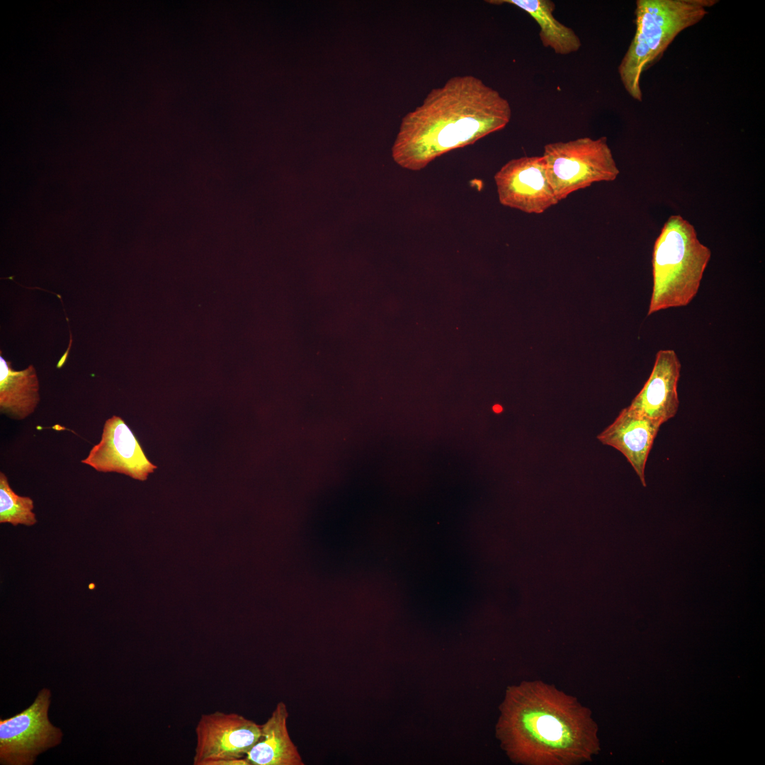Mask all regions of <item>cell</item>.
<instances>
[{"instance_id": "1", "label": "cell", "mask_w": 765, "mask_h": 765, "mask_svg": "<svg viewBox=\"0 0 765 765\" xmlns=\"http://www.w3.org/2000/svg\"><path fill=\"white\" fill-rule=\"evenodd\" d=\"M496 736L511 761L579 765L600 751L591 710L540 680L509 686L499 706Z\"/></svg>"}, {"instance_id": "2", "label": "cell", "mask_w": 765, "mask_h": 765, "mask_svg": "<svg viewBox=\"0 0 765 765\" xmlns=\"http://www.w3.org/2000/svg\"><path fill=\"white\" fill-rule=\"evenodd\" d=\"M511 114L509 101L480 79L453 76L402 118L392 157L402 168L419 171L445 153L504 128Z\"/></svg>"}, {"instance_id": "3", "label": "cell", "mask_w": 765, "mask_h": 765, "mask_svg": "<svg viewBox=\"0 0 765 765\" xmlns=\"http://www.w3.org/2000/svg\"><path fill=\"white\" fill-rule=\"evenodd\" d=\"M710 256L693 225L679 215L670 216L653 248V286L647 315L688 305L698 291Z\"/></svg>"}, {"instance_id": "4", "label": "cell", "mask_w": 765, "mask_h": 765, "mask_svg": "<svg viewBox=\"0 0 765 765\" xmlns=\"http://www.w3.org/2000/svg\"><path fill=\"white\" fill-rule=\"evenodd\" d=\"M716 0H638L636 30L619 66L623 86L635 100L642 101L640 79L658 61L674 38L701 21Z\"/></svg>"}, {"instance_id": "5", "label": "cell", "mask_w": 765, "mask_h": 765, "mask_svg": "<svg viewBox=\"0 0 765 765\" xmlns=\"http://www.w3.org/2000/svg\"><path fill=\"white\" fill-rule=\"evenodd\" d=\"M542 156L559 201L594 183L614 181L620 173L605 137L550 143Z\"/></svg>"}, {"instance_id": "6", "label": "cell", "mask_w": 765, "mask_h": 765, "mask_svg": "<svg viewBox=\"0 0 765 765\" xmlns=\"http://www.w3.org/2000/svg\"><path fill=\"white\" fill-rule=\"evenodd\" d=\"M50 691L42 689L34 702L21 713L0 720V762L30 765L42 752L61 742L60 729L50 722Z\"/></svg>"}, {"instance_id": "7", "label": "cell", "mask_w": 765, "mask_h": 765, "mask_svg": "<svg viewBox=\"0 0 765 765\" xmlns=\"http://www.w3.org/2000/svg\"><path fill=\"white\" fill-rule=\"evenodd\" d=\"M193 765L245 757L261 737V725L235 713L203 714L195 729Z\"/></svg>"}, {"instance_id": "8", "label": "cell", "mask_w": 765, "mask_h": 765, "mask_svg": "<svg viewBox=\"0 0 765 765\" xmlns=\"http://www.w3.org/2000/svg\"><path fill=\"white\" fill-rule=\"evenodd\" d=\"M494 181L499 203L526 213H543L559 202L543 156L509 161L495 174Z\"/></svg>"}, {"instance_id": "9", "label": "cell", "mask_w": 765, "mask_h": 765, "mask_svg": "<svg viewBox=\"0 0 765 765\" xmlns=\"http://www.w3.org/2000/svg\"><path fill=\"white\" fill-rule=\"evenodd\" d=\"M81 463L98 472L121 473L140 481L157 468L123 419L115 415L105 421L99 443Z\"/></svg>"}, {"instance_id": "10", "label": "cell", "mask_w": 765, "mask_h": 765, "mask_svg": "<svg viewBox=\"0 0 765 765\" xmlns=\"http://www.w3.org/2000/svg\"><path fill=\"white\" fill-rule=\"evenodd\" d=\"M681 367L674 350H659L648 380L628 407L662 424L673 418L679 404L677 386Z\"/></svg>"}, {"instance_id": "11", "label": "cell", "mask_w": 765, "mask_h": 765, "mask_svg": "<svg viewBox=\"0 0 765 765\" xmlns=\"http://www.w3.org/2000/svg\"><path fill=\"white\" fill-rule=\"evenodd\" d=\"M662 424L624 408L614 421L597 436L605 445L621 452L630 463L642 485L646 487L645 465Z\"/></svg>"}, {"instance_id": "12", "label": "cell", "mask_w": 765, "mask_h": 765, "mask_svg": "<svg viewBox=\"0 0 765 765\" xmlns=\"http://www.w3.org/2000/svg\"><path fill=\"white\" fill-rule=\"evenodd\" d=\"M285 704L279 702L271 716L261 725V737L246 755L251 765H303L300 754L290 737Z\"/></svg>"}, {"instance_id": "13", "label": "cell", "mask_w": 765, "mask_h": 765, "mask_svg": "<svg viewBox=\"0 0 765 765\" xmlns=\"http://www.w3.org/2000/svg\"><path fill=\"white\" fill-rule=\"evenodd\" d=\"M39 383L35 368L16 370L0 356V410L9 417L22 420L33 414L39 401Z\"/></svg>"}, {"instance_id": "14", "label": "cell", "mask_w": 765, "mask_h": 765, "mask_svg": "<svg viewBox=\"0 0 765 765\" xmlns=\"http://www.w3.org/2000/svg\"><path fill=\"white\" fill-rule=\"evenodd\" d=\"M492 4H510L528 13L540 28L539 37L543 45L555 54L566 55L577 52L582 46L579 37L574 30L557 20L553 11L555 5L550 0H495Z\"/></svg>"}, {"instance_id": "15", "label": "cell", "mask_w": 765, "mask_h": 765, "mask_svg": "<svg viewBox=\"0 0 765 765\" xmlns=\"http://www.w3.org/2000/svg\"><path fill=\"white\" fill-rule=\"evenodd\" d=\"M33 501L17 494L11 487L6 475L0 472V523L30 526L37 523L33 511Z\"/></svg>"}, {"instance_id": "16", "label": "cell", "mask_w": 765, "mask_h": 765, "mask_svg": "<svg viewBox=\"0 0 765 765\" xmlns=\"http://www.w3.org/2000/svg\"><path fill=\"white\" fill-rule=\"evenodd\" d=\"M494 410L498 412V411L500 410V407L497 406V407H494Z\"/></svg>"}]
</instances>
